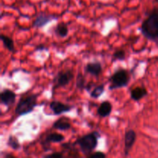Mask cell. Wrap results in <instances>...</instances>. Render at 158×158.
Listing matches in <instances>:
<instances>
[{"label":"cell","instance_id":"obj_5","mask_svg":"<svg viewBox=\"0 0 158 158\" xmlns=\"http://www.w3.org/2000/svg\"><path fill=\"white\" fill-rule=\"evenodd\" d=\"M74 78V74L71 69L62 70L57 73L52 80V92L58 88L65 87Z\"/></svg>","mask_w":158,"mask_h":158},{"label":"cell","instance_id":"obj_20","mask_svg":"<svg viewBox=\"0 0 158 158\" xmlns=\"http://www.w3.org/2000/svg\"><path fill=\"white\" fill-rule=\"evenodd\" d=\"M126 59V52L124 49H119L116 50L115 52L113 53L112 56V61L114 62L116 60H120V61H123Z\"/></svg>","mask_w":158,"mask_h":158},{"label":"cell","instance_id":"obj_21","mask_svg":"<svg viewBox=\"0 0 158 158\" xmlns=\"http://www.w3.org/2000/svg\"><path fill=\"white\" fill-rule=\"evenodd\" d=\"M43 157H48V158H51V157L62 158L64 157V154H63V152H53L52 153V154H46V155H44Z\"/></svg>","mask_w":158,"mask_h":158},{"label":"cell","instance_id":"obj_2","mask_svg":"<svg viewBox=\"0 0 158 158\" xmlns=\"http://www.w3.org/2000/svg\"><path fill=\"white\" fill-rule=\"evenodd\" d=\"M100 138V133L93 131L87 134L78 137L74 143L80 148V151L83 155L88 156L95 151L98 145V140Z\"/></svg>","mask_w":158,"mask_h":158},{"label":"cell","instance_id":"obj_18","mask_svg":"<svg viewBox=\"0 0 158 158\" xmlns=\"http://www.w3.org/2000/svg\"><path fill=\"white\" fill-rule=\"evenodd\" d=\"M7 146L12 148L13 151H18L21 148V145H20L19 140L17 139V137H15L13 135H9V137H8Z\"/></svg>","mask_w":158,"mask_h":158},{"label":"cell","instance_id":"obj_13","mask_svg":"<svg viewBox=\"0 0 158 158\" xmlns=\"http://www.w3.org/2000/svg\"><path fill=\"white\" fill-rule=\"evenodd\" d=\"M148 94V92L144 86H137L131 90V98L134 101L138 102Z\"/></svg>","mask_w":158,"mask_h":158},{"label":"cell","instance_id":"obj_9","mask_svg":"<svg viewBox=\"0 0 158 158\" xmlns=\"http://www.w3.org/2000/svg\"><path fill=\"white\" fill-rule=\"evenodd\" d=\"M73 106L69 104H65L58 100H54L49 103V109L52 110L53 115H61L72 110Z\"/></svg>","mask_w":158,"mask_h":158},{"label":"cell","instance_id":"obj_15","mask_svg":"<svg viewBox=\"0 0 158 158\" xmlns=\"http://www.w3.org/2000/svg\"><path fill=\"white\" fill-rule=\"evenodd\" d=\"M0 39H1L2 42L3 46H4L5 49H6L8 51L11 52H15V43H14V40L11 37L7 36V35H4V34H1Z\"/></svg>","mask_w":158,"mask_h":158},{"label":"cell","instance_id":"obj_26","mask_svg":"<svg viewBox=\"0 0 158 158\" xmlns=\"http://www.w3.org/2000/svg\"><path fill=\"white\" fill-rule=\"evenodd\" d=\"M157 46H158V40L157 41Z\"/></svg>","mask_w":158,"mask_h":158},{"label":"cell","instance_id":"obj_7","mask_svg":"<svg viewBox=\"0 0 158 158\" xmlns=\"http://www.w3.org/2000/svg\"><path fill=\"white\" fill-rule=\"evenodd\" d=\"M136 140H137V134L134 130L130 129L126 131L124 135V149H123V154L125 157H127L130 154Z\"/></svg>","mask_w":158,"mask_h":158},{"label":"cell","instance_id":"obj_17","mask_svg":"<svg viewBox=\"0 0 158 158\" xmlns=\"http://www.w3.org/2000/svg\"><path fill=\"white\" fill-rule=\"evenodd\" d=\"M105 91V85L103 83L96 86L92 90L89 92V96L93 99H98L101 97Z\"/></svg>","mask_w":158,"mask_h":158},{"label":"cell","instance_id":"obj_3","mask_svg":"<svg viewBox=\"0 0 158 158\" xmlns=\"http://www.w3.org/2000/svg\"><path fill=\"white\" fill-rule=\"evenodd\" d=\"M38 94H30L22 97L15 108V114L17 117L27 115L34 110V108L38 106L37 103Z\"/></svg>","mask_w":158,"mask_h":158},{"label":"cell","instance_id":"obj_25","mask_svg":"<svg viewBox=\"0 0 158 158\" xmlns=\"http://www.w3.org/2000/svg\"><path fill=\"white\" fill-rule=\"evenodd\" d=\"M4 158H15V157L13 155V154H11V153H9V154H5Z\"/></svg>","mask_w":158,"mask_h":158},{"label":"cell","instance_id":"obj_22","mask_svg":"<svg viewBox=\"0 0 158 158\" xmlns=\"http://www.w3.org/2000/svg\"><path fill=\"white\" fill-rule=\"evenodd\" d=\"M106 154H104L103 152H101V151H97V152H94L92 154H89L87 157L89 158H95V157H98V158H101V157H106Z\"/></svg>","mask_w":158,"mask_h":158},{"label":"cell","instance_id":"obj_10","mask_svg":"<svg viewBox=\"0 0 158 158\" xmlns=\"http://www.w3.org/2000/svg\"><path fill=\"white\" fill-rule=\"evenodd\" d=\"M16 100V94L10 89H4L0 94V102L2 105L9 107L14 104Z\"/></svg>","mask_w":158,"mask_h":158},{"label":"cell","instance_id":"obj_8","mask_svg":"<svg viewBox=\"0 0 158 158\" xmlns=\"http://www.w3.org/2000/svg\"><path fill=\"white\" fill-rule=\"evenodd\" d=\"M55 19H57V17L55 15H50V14H46L42 12V13L38 14L37 16L35 17L32 23V27L36 28V29H41L49 24V23H51L52 20Z\"/></svg>","mask_w":158,"mask_h":158},{"label":"cell","instance_id":"obj_23","mask_svg":"<svg viewBox=\"0 0 158 158\" xmlns=\"http://www.w3.org/2000/svg\"><path fill=\"white\" fill-rule=\"evenodd\" d=\"M35 51H43V50H48L47 48H46V46H44L43 44H40V45H37L35 46Z\"/></svg>","mask_w":158,"mask_h":158},{"label":"cell","instance_id":"obj_11","mask_svg":"<svg viewBox=\"0 0 158 158\" xmlns=\"http://www.w3.org/2000/svg\"><path fill=\"white\" fill-rule=\"evenodd\" d=\"M84 71L86 73L90 74L93 77H98L103 71L101 63L99 61L89 62V63H86V65L85 66Z\"/></svg>","mask_w":158,"mask_h":158},{"label":"cell","instance_id":"obj_4","mask_svg":"<svg viewBox=\"0 0 158 158\" xmlns=\"http://www.w3.org/2000/svg\"><path fill=\"white\" fill-rule=\"evenodd\" d=\"M131 80V75L125 69H118L109 77V90L126 87Z\"/></svg>","mask_w":158,"mask_h":158},{"label":"cell","instance_id":"obj_6","mask_svg":"<svg viewBox=\"0 0 158 158\" xmlns=\"http://www.w3.org/2000/svg\"><path fill=\"white\" fill-rule=\"evenodd\" d=\"M64 140L65 137L63 134L56 132L50 133V134H48L47 135L45 136V137L43 140H41L40 144H41L42 148H43L44 151L47 152V151H49L51 149V143H61Z\"/></svg>","mask_w":158,"mask_h":158},{"label":"cell","instance_id":"obj_24","mask_svg":"<svg viewBox=\"0 0 158 158\" xmlns=\"http://www.w3.org/2000/svg\"><path fill=\"white\" fill-rule=\"evenodd\" d=\"M94 86V83L93 82H89L86 85V87H85V90H86L87 92H90L93 89V86Z\"/></svg>","mask_w":158,"mask_h":158},{"label":"cell","instance_id":"obj_14","mask_svg":"<svg viewBox=\"0 0 158 158\" xmlns=\"http://www.w3.org/2000/svg\"><path fill=\"white\" fill-rule=\"evenodd\" d=\"M52 128L61 131H66L71 128V123L64 118H60L54 122L52 124Z\"/></svg>","mask_w":158,"mask_h":158},{"label":"cell","instance_id":"obj_1","mask_svg":"<svg viewBox=\"0 0 158 158\" xmlns=\"http://www.w3.org/2000/svg\"><path fill=\"white\" fill-rule=\"evenodd\" d=\"M142 35L148 40L157 42L158 40V7L148 12L147 18L140 27Z\"/></svg>","mask_w":158,"mask_h":158},{"label":"cell","instance_id":"obj_12","mask_svg":"<svg viewBox=\"0 0 158 158\" xmlns=\"http://www.w3.org/2000/svg\"><path fill=\"white\" fill-rule=\"evenodd\" d=\"M113 110V105L108 100L103 101L97 109V115L100 117H107L110 115Z\"/></svg>","mask_w":158,"mask_h":158},{"label":"cell","instance_id":"obj_16","mask_svg":"<svg viewBox=\"0 0 158 158\" xmlns=\"http://www.w3.org/2000/svg\"><path fill=\"white\" fill-rule=\"evenodd\" d=\"M54 32L57 36H60L61 38H65L68 35L69 33V29L66 23H59L54 29Z\"/></svg>","mask_w":158,"mask_h":158},{"label":"cell","instance_id":"obj_19","mask_svg":"<svg viewBox=\"0 0 158 158\" xmlns=\"http://www.w3.org/2000/svg\"><path fill=\"white\" fill-rule=\"evenodd\" d=\"M86 81L84 76L82 73H79L77 76V78H76V86H77V89H79L80 90L85 89L86 85Z\"/></svg>","mask_w":158,"mask_h":158}]
</instances>
